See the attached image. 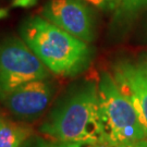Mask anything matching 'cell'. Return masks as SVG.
I'll use <instances>...</instances> for the list:
<instances>
[{
  "label": "cell",
  "mask_w": 147,
  "mask_h": 147,
  "mask_svg": "<svg viewBox=\"0 0 147 147\" xmlns=\"http://www.w3.org/2000/svg\"><path fill=\"white\" fill-rule=\"evenodd\" d=\"M39 132L53 143H104L98 81L85 80L69 88L42 122Z\"/></svg>",
  "instance_id": "cell-1"
},
{
  "label": "cell",
  "mask_w": 147,
  "mask_h": 147,
  "mask_svg": "<svg viewBox=\"0 0 147 147\" xmlns=\"http://www.w3.org/2000/svg\"><path fill=\"white\" fill-rule=\"evenodd\" d=\"M20 34L51 73L72 78L84 72L94 56L88 42L71 35L42 16L22 22Z\"/></svg>",
  "instance_id": "cell-2"
},
{
  "label": "cell",
  "mask_w": 147,
  "mask_h": 147,
  "mask_svg": "<svg viewBox=\"0 0 147 147\" xmlns=\"http://www.w3.org/2000/svg\"><path fill=\"white\" fill-rule=\"evenodd\" d=\"M98 97L102 140L107 146L125 147L146 140L136 110L107 71L98 79Z\"/></svg>",
  "instance_id": "cell-3"
},
{
  "label": "cell",
  "mask_w": 147,
  "mask_h": 147,
  "mask_svg": "<svg viewBox=\"0 0 147 147\" xmlns=\"http://www.w3.org/2000/svg\"><path fill=\"white\" fill-rule=\"evenodd\" d=\"M49 70L23 38L5 37L0 40V100L26 82L48 79Z\"/></svg>",
  "instance_id": "cell-4"
},
{
  "label": "cell",
  "mask_w": 147,
  "mask_h": 147,
  "mask_svg": "<svg viewBox=\"0 0 147 147\" xmlns=\"http://www.w3.org/2000/svg\"><path fill=\"white\" fill-rule=\"evenodd\" d=\"M90 5L84 0H48L42 16L86 42L95 38V23Z\"/></svg>",
  "instance_id": "cell-5"
},
{
  "label": "cell",
  "mask_w": 147,
  "mask_h": 147,
  "mask_svg": "<svg viewBox=\"0 0 147 147\" xmlns=\"http://www.w3.org/2000/svg\"><path fill=\"white\" fill-rule=\"evenodd\" d=\"M48 79H37L16 87L2 100L5 108L21 120H34L46 111L53 96Z\"/></svg>",
  "instance_id": "cell-6"
},
{
  "label": "cell",
  "mask_w": 147,
  "mask_h": 147,
  "mask_svg": "<svg viewBox=\"0 0 147 147\" xmlns=\"http://www.w3.org/2000/svg\"><path fill=\"white\" fill-rule=\"evenodd\" d=\"M112 76L120 90L131 101L147 136V75L138 63L121 59L112 65Z\"/></svg>",
  "instance_id": "cell-7"
},
{
  "label": "cell",
  "mask_w": 147,
  "mask_h": 147,
  "mask_svg": "<svg viewBox=\"0 0 147 147\" xmlns=\"http://www.w3.org/2000/svg\"><path fill=\"white\" fill-rule=\"evenodd\" d=\"M147 9V0H120L116 11L113 12L112 25L119 33L136 20Z\"/></svg>",
  "instance_id": "cell-8"
},
{
  "label": "cell",
  "mask_w": 147,
  "mask_h": 147,
  "mask_svg": "<svg viewBox=\"0 0 147 147\" xmlns=\"http://www.w3.org/2000/svg\"><path fill=\"white\" fill-rule=\"evenodd\" d=\"M33 135L26 125L2 119L0 123V147H21L22 144Z\"/></svg>",
  "instance_id": "cell-9"
},
{
  "label": "cell",
  "mask_w": 147,
  "mask_h": 147,
  "mask_svg": "<svg viewBox=\"0 0 147 147\" xmlns=\"http://www.w3.org/2000/svg\"><path fill=\"white\" fill-rule=\"evenodd\" d=\"M90 7L104 12H115L120 0H84Z\"/></svg>",
  "instance_id": "cell-10"
},
{
  "label": "cell",
  "mask_w": 147,
  "mask_h": 147,
  "mask_svg": "<svg viewBox=\"0 0 147 147\" xmlns=\"http://www.w3.org/2000/svg\"><path fill=\"white\" fill-rule=\"evenodd\" d=\"M21 147H57L55 143L48 142L47 140L38 136V135H32L27 138L25 142L22 144Z\"/></svg>",
  "instance_id": "cell-11"
},
{
  "label": "cell",
  "mask_w": 147,
  "mask_h": 147,
  "mask_svg": "<svg viewBox=\"0 0 147 147\" xmlns=\"http://www.w3.org/2000/svg\"><path fill=\"white\" fill-rule=\"evenodd\" d=\"M57 147H108L105 143L100 142H72L55 143Z\"/></svg>",
  "instance_id": "cell-12"
},
{
  "label": "cell",
  "mask_w": 147,
  "mask_h": 147,
  "mask_svg": "<svg viewBox=\"0 0 147 147\" xmlns=\"http://www.w3.org/2000/svg\"><path fill=\"white\" fill-rule=\"evenodd\" d=\"M36 2L37 0H13L12 5L20 7V8H30V7H33Z\"/></svg>",
  "instance_id": "cell-13"
},
{
  "label": "cell",
  "mask_w": 147,
  "mask_h": 147,
  "mask_svg": "<svg viewBox=\"0 0 147 147\" xmlns=\"http://www.w3.org/2000/svg\"><path fill=\"white\" fill-rule=\"evenodd\" d=\"M138 65H140L141 69L144 71V73L147 75V55H145V56L141 59V61L138 62Z\"/></svg>",
  "instance_id": "cell-14"
},
{
  "label": "cell",
  "mask_w": 147,
  "mask_h": 147,
  "mask_svg": "<svg viewBox=\"0 0 147 147\" xmlns=\"http://www.w3.org/2000/svg\"><path fill=\"white\" fill-rule=\"evenodd\" d=\"M125 147H147V138L146 140H143V141H140V142L130 144V145H127Z\"/></svg>",
  "instance_id": "cell-15"
},
{
  "label": "cell",
  "mask_w": 147,
  "mask_h": 147,
  "mask_svg": "<svg viewBox=\"0 0 147 147\" xmlns=\"http://www.w3.org/2000/svg\"><path fill=\"white\" fill-rule=\"evenodd\" d=\"M7 16V11L3 10V9H0V19L1 18H5Z\"/></svg>",
  "instance_id": "cell-16"
},
{
  "label": "cell",
  "mask_w": 147,
  "mask_h": 147,
  "mask_svg": "<svg viewBox=\"0 0 147 147\" xmlns=\"http://www.w3.org/2000/svg\"><path fill=\"white\" fill-rule=\"evenodd\" d=\"M2 119H3V118H2V117L0 116V123H1V121H2Z\"/></svg>",
  "instance_id": "cell-17"
}]
</instances>
